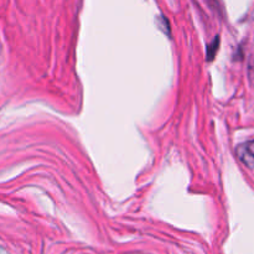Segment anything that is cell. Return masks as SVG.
<instances>
[{"mask_svg": "<svg viewBox=\"0 0 254 254\" xmlns=\"http://www.w3.org/2000/svg\"><path fill=\"white\" fill-rule=\"evenodd\" d=\"M238 155L240 159L248 166L254 165V140L248 141V143L243 144L238 149Z\"/></svg>", "mask_w": 254, "mask_h": 254, "instance_id": "6da1fadb", "label": "cell"}, {"mask_svg": "<svg viewBox=\"0 0 254 254\" xmlns=\"http://www.w3.org/2000/svg\"><path fill=\"white\" fill-rule=\"evenodd\" d=\"M218 47H220V37L216 36L215 40H213V41L211 42L207 47V60L208 61H212V60L215 59L216 54H217V51H218Z\"/></svg>", "mask_w": 254, "mask_h": 254, "instance_id": "7a4b0ae2", "label": "cell"}]
</instances>
